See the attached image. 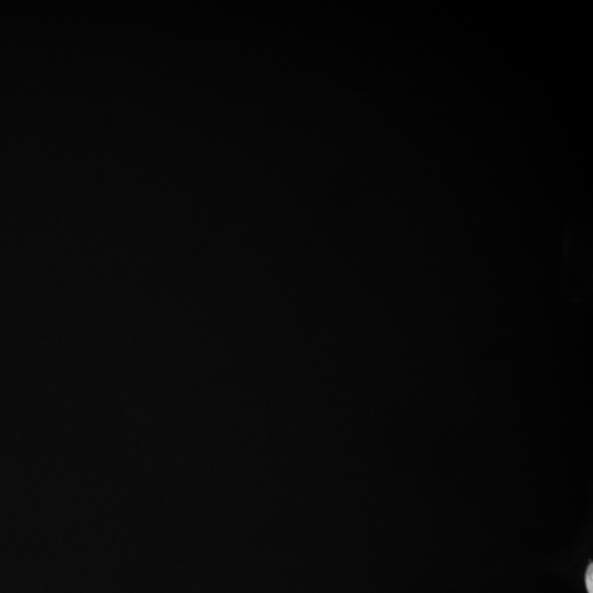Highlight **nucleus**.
<instances>
[{
    "mask_svg": "<svg viewBox=\"0 0 593 593\" xmlns=\"http://www.w3.org/2000/svg\"><path fill=\"white\" fill-rule=\"evenodd\" d=\"M593 563H590L587 568L585 575V583L587 587L588 593H593Z\"/></svg>",
    "mask_w": 593,
    "mask_h": 593,
    "instance_id": "obj_1",
    "label": "nucleus"
}]
</instances>
